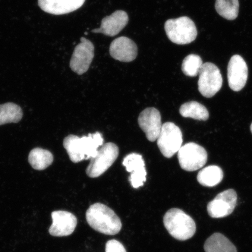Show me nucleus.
I'll return each instance as SVG.
<instances>
[{"instance_id": "obj_14", "label": "nucleus", "mask_w": 252, "mask_h": 252, "mask_svg": "<svg viewBox=\"0 0 252 252\" xmlns=\"http://www.w3.org/2000/svg\"><path fill=\"white\" fill-rule=\"evenodd\" d=\"M113 59L122 62H131L136 59L138 48L134 41L127 37H119L113 41L109 49Z\"/></svg>"}, {"instance_id": "obj_20", "label": "nucleus", "mask_w": 252, "mask_h": 252, "mask_svg": "<svg viewBox=\"0 0 252 252\" xmlns=\"http://www.w3.org/2000/svg\"><path fill=\"white\" fill-rule=\"evenodd\" d=\"M179 112L183 117L190 118L197 121H206L209 118V113L206 107L195 101L183 104Z\"/></svg>"}, {"instance_id": "obj_18", "label": "nucleus", "mask_w": 252, "mask_h": 252, "mask_svg": "<svg viewBox=\"0 0 252 252\" xmlns=\"http://www.w3.org/2000/svg\"><path fill=\"white\" fill-rule=\"evenodd\" d=\"M223 178V173L220 167L211 165L201 169L197 175V181L206 187H214L220 184Z\"/></svg>"}, {"instance_id": "obj_3", "label": "nucleus", "mask_w": 252, "mask_h": 252, "mask_svg": "<svg viewBox=\"0 0 252 252\" xmlns=\"http://www.w3.org/2000/svg\"><path fill=\"white\" fill-rule=\"evenodd\" d=\"M163 224L172 237L179 241L190 239L196 231L194 220L184 211L171 209L163 217Z\"/></svg>"}, {"instance_id": "obj_8", "label": "nucleus", "mask_w": 252, "mask_h": 252, "mask_svg": "<svg viewBox=\"0 0 252 252\" xmlns=\"http://www.w3.org/2000/svg\"><path fill=\"white\" fill-rule=\"evenodd\" d=\"M179 164L183 169L189 172L197 171L206 165L207 153L203 147L194 143L182 146L178 152Z\"/></svg>"}, {"instance_id": "obj_23", "label": "nucleus", "mask_w": 252, "mask_h": 252, "mask_svg": "<svg viewBox=\"0 0 252 252\" xmlns=\"http://www.w3.org/2000/svg\"><path fill=\"white\" fill-rule=\"evenodd\" d=\"M215 7L222 17L228 20H234L239 14V0H216Z\"/></svg>"}, {"instance_id": "obj_16", "label": "nucleus", "mask_w": 252, "mask_h": 252, "mask_svg": "<svg viewBox=\"0 0 252 252\" xmlns=\"http://www.w3.org/2000/svg\"><path fill=\"white\" fill-rule=\"evenodd\" d=\"M85 1L86 0H38V5L43 11L59 15L76 11Z\"/></svg>"}, {"instance_id": "obj_4", "label": "nucleus", "mask_w": 252, "mask_h": 252, "mask_svg": "<svg viewBox=\"0 0 252 252\" xmlns=\"http://www.w3.org/2000/svg\"><path fill=\"white\" fill-rule=\"evenodd\" d=\"M166 35L172 42L177 45H188L197 36V30L193 21L188 17L171 19L165 24Z\"/></svg>"}, {"instance_id": "obj_10", "label": "nucleus", "mask_w": 252, "mask_h": 252, "mask_svg": "<svg viewBox=\"0 0 252 252\" xmlns=\"http://www.w3.org/2000/svg\"><path fill=\"white\" fill-rule=\"evenodd\" d=\"M94 58V46L90 40L82 37L81 43L75 47L71 59V70L78 75L86 72Z\"/></svg>"}, {"instance_id": "obj_5", "label": "nucleus", "mask_w": 252, "mask_h": 252, "mask_svg": "<svg viewBox=\"0 0 252 252\" xmlns=\"http://www.w3.org/2000/svg\"><path fill=\"white\" fill-rule=\"evenodd\" d=\"M119 153L117 145L112 143L103 144L96 156L91 159L86 170L87 175L91 178L101 176L115 162Z\"/></svg>"}, {"instance_id": "obj_6", "label": "nucleus", "mask_w": 252, "mask_h": 252, "mask_svg": "<svg viewBox=\"0 0 252 252\" xmlns=\"http://www.w3.org/2000/svg\"><path fill=\"white\" fill-rule=\"evenodd\" d=\"M157 144L162 155L168 158L177 153L182 146L183 137L181 129L172 122L162 126Z\"/></svg>"}, {"instance_id": "obj_22", "label": "nucleus", "mask_w": 252, "mask_h": 252, "mask_svg": "<svg viewBox=\"0 0 252 252\" xmlns=\"http://www.w3.org/2000/svg\"><path fill=\"white\" fill-rule=\"evenodd\" d=\"M126 171L131 173V176H146L147 173L145 168V162L140 154L131 153L126 156L123 161Z\"/></svg>"}, {"instance_id": "obj_25", "label": "nucleus", "mask_w": 252, "mask_h": 252, "mask_svg": "<svg viewBox=\"0 0 252 252\" xmlns=\"http://www.w3.org/2000/svg\"><path fill=\"white\" fill-rule=\"evenodd\" d=\"M105 251L106 252H127L124 246L115 239L107 242Z\"/></svg>"}, {"instance_id": "obj_7", "label": "nucleus", "mask_w": 252, "mask_h": 252, "mask_svg": "<svg viewBox=\"0 0 252 252\" xmlns=\"http://www.w3.org/2000/svg\"><path fill=\"white\" fill-rule=\"evenodd\" d=\"M198 91L206 97H212L219 92L222 86V77L220 69L212 63L203 64L199 72Z\"/></svg>"}, {"instance_id": "obj_26", "label": "nucleus", "mask_w": 252, "mask_h": 252, "mask_svg": "<svg viewBox=\"0 0 252 252\" xmlns=\"http://www.w3.org/2000/svg\"><path fill=\"white\" fill-rule=\"evenodd\" d=\"M251 133H252V124H251Z\"/></svg>"}, {"instance_id": "obj_24", "label": "nucleus", "mask_w": 252, "mask_h": 252, "mask_svg": "<svg viewBox=\"0 0 252 252\" xmlns=\"http://www.w3.org/2000/svg\"><path fill=\"white\" fill-rule=\"evenodd\" d=\"M202 59L197 55H189L186 57L182 65L183 72L189 77H196L202 67Z\"/></svg>"}, {"instance_id": "obj_1", "label": "nucleus", "mask_w": 252, "mask_h": 252, "mask_svg": "<svg viewBox=\"0 0 252 252\" xmlns=\"http://www.w3.org/2000/svg\"><path fill=\"white\" fill-rule=\"evenodd\" d=\"M103 142L102 134L96 132L81 138L75 135H68L64 138L63 146L71 161L78 163L95 157Z\"/></svg>"}, {"instance_id": "obj_15", "label": "nucleus", "mask_w": 252, "mask_h": 252, "mask_svg": "<svg viewBox=\"0 0 252 252\" xmlns=\"http://www.w3.org/2000/svg\"><path fill=\"white\" fill-rule=\"evenodd\" d=\"M128 16L124 11H116L103 19L101 26L92 31L94 33H100L108 36H115L127 25Z\"/></svg>"}, {"instance_id": "obj_21", "label": "nucleus", "mask_w": 252, "mask_h": 252, "mask_svg": "<svg viewBox=\"0 0 252 252\" xmlns=\"http://www.w3.org/2000/svg\"><path fill=\"white\" fill-rule=\"evenodd\" d=\"M23 116V110L16 104L10 102L0 105V126L12 123L17 124Z\"/></svg>"}, {"instance_id": "obj_11", "label": "nucleus", "mask_w": 252, "mask_h": 252, "mask_svg": "<svg viewBox=\"0 0 252 252\" xmlns=\"http://www.w3.org/2000/svg\"><path fill=\"white\" fill-rule=\"evenodd\" d=\"M248 78L247 63L241 56H233L228 66V81L230 88L235 92L240 91L247 84Z\"/></svg>"}, {"instance_id": "obj_17", "label": "nucleus", "mask_w": 252, "mask_h": 252, "mask_svg": "<svg viewBox=\"0 0 252 252\" xmlns=\"http://www.w3.org/2000/svg\"><path fill=\"white\" fill-rule=\"evenodd\" d=\"M204 249L206 252H237L235 245L220 233H215L208 238Z\"/></svg>"}, {"instance_id": "obj_12", "label": "nucleus", "mask_w": 252, "mask_h": 252, "mask_svg": "<svg viewBox=\"0 0 252 252\" xmlns=\"http://www.w3.org/2000/svg\"><path fill=\"white\" fill-rule=\"evenodd\" d=\"M53 223L49 230V234L56 237L70 235L77 224V219L74 214L66 211H56L52 214Z\"/></svg>"}, {"instance_id": "obj_13", "label": "nucleus", "mask_w": 252, "mask_h": 252, "mask_svg": "<svg viewBox=\"0 0 252 252\" xmlns=\"http://www.w3.org/2000/svg\"><path fill=\"white\" fill-rule=\"evenodd\" d=\"M138 122L147 139L152 142L156 141L162 126L159 110L154 108L144 110L140 113Z\"/></svg>"}, {"instance_id": "obj_2", "label": "nucleus", "mask_w": 252, "mask_h": 252, "mask_svg": "<svg viewBox=\"0 0 252 252\" xmlns=\"http://www.w3.org/2000/svg\"><path fill=\"white\" fill-rule=\"evenodd\" d=\"M86 219L91 228L105 235L117 234L122 227L121 220L117 214L102 203L91 205L87 211Z\"/></svg>"}, {"instance_id": "obj_19", "label": "nucleus", "mask_w": 252, "mask_h": 252, "mask_svg": "<svg viewBox=\"0 0 252 252\" xmlns=\"http://www.w3.org/2000/svg\"><path fill=\"white\" fill-rule=\"evenodd\" d=\"M28 160L33 169L42 171L52 165L53 156L48 150L36 148L31 151Z\"/></svg>"}, {"instance_id": "obj_9", "label": "nucleus", "mask_w": 252, "mask_h": 252, "mask_svg": "<svg viewBox=\"0 0 252 252\" xmlns=\"http://www.w3.org/2000/svg\"><path fill=\"white\" fill-rule=\"evenodd\" d=\"M238 196L234 189L219 193L207 205V212L213 219H221L231 214L237 203Z\"/></svg>"}]
</instances>
